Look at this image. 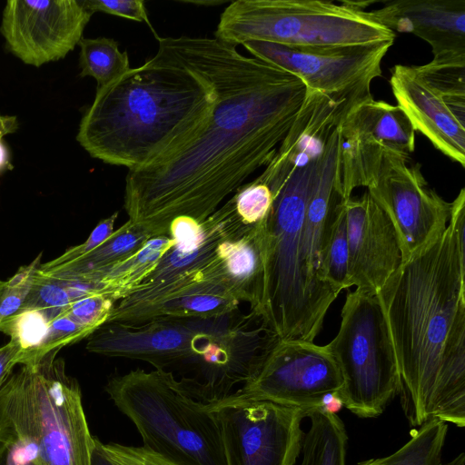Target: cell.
Here are the masks:
<instances>
[{
  "instance_id": "4316f807",
  "label": "cell",
  "mask_w": 465,
  "mask_h": 465,
  "mask_svg": "<svg viewBox=\"0 0 465 465\" xmlns=\"http://www.w3.org/2000/svg\"><path fill=\"white\" fill-rule=\"evenodd\" d=\"M92 331L79 325L64 314L50 321L46 335L35 349L23 351L19 365L38 362L50 352H58L63 347L88 338Z\"/></svg>"
},
{
  "instance_id": "44dd1931",
  "label": "cell",
  "mask_w": 465,
  "mask_h": 465,
  "mask_svg": "<svg viewBox=\"0 0 465 465\" xmlns=\"http://www.w3.org/2000/svg\"><path fill=\"white\" fill-rule=\"evenodd\" d=\"M150 238L144 229L128 220L87 254L56 267L38 271L54 279L92 283L103 272L139 251Z\"/></svg>"
},
{
  "instance_id": "e575fe53",
  "label": "cell",
  "mask_w": 465,
  "mask_h": 465,
  "mask_svg": "<svg viewBox=\"0 0 465 465\" xmlns=\"http://www.w3.org/2000/svg\"><path fill=\"white\" fill-rule=\"evenodd\" d=\"M102 446L106 454L118 465H177L143 446H127L116 442H102Z\"/></svg>"
},
{
  "instance_id": "8fae6325",
  "label": "cell",
  "mask_w": 465,
  "mask_h": 465,
  "mask_svg": "<svg viewBox=\"0 0 465 465\" xmlns=\"http://www.w3.org/2000/svg\"><path fill=\"white\" fill-rule=\"evenodd\" d=\"M394 41L341 46L295 47L250 40L242 45L252 57L299 77L307 89L357 104L372 97L371 82Z\"/></svg>"
},
{
  "instance_id": "cb8c5ba5",
  "label": "cell",
  "mask_w": 465,
  "mask_h": 465,
  "mask_svg": "<svg viewBox=\"0 0 465 465\" xmlns=\"http://www.w3.org/2000/svg\"><path fill=\"white\" fill-rule=\"evenodd\" d=\"M310 427L304 432L299 465H345L348 435L341 418L322 409L306 411Z\"/></svg>"
},
{
  "instance_id": "7c38bea8",
  "label": "cell",
  "mask_w": 465,
  "mask_h": 465,
  "mask_svg": "<svg viewBox=\"0 0 465 465\" xmlns=\"http://www.w3.org/2000/svg\"><path fill=\"white\" fill-rule=\"evenodd\" d=\"M342 387L340 370L327 345L280 339L257 373L234 394L304 410L323 408Z\"/></svg>"
},
{
  "instance_id": "f546056e",
  "label": "cell",
  "mask_w": 465,
  "mask_h": 465,
  "mask_svg": "<svg viewBox=\"0 0 465 465\" xmlns=\"http://www.w3.org/2000/svg\"><path fill=\"white\" fill-rule=\"evenodd\" d=\"M326 275L330 282L339 291L351 287L349 271V246L346 224L341 212L336 223L326 256Z\"/></svg>"
},
{
  "instance_id": "d4e9b609",
  "label": "cell",
  "mask_w": 465,
  "mask_h": 465,
  "mask_svg": "<svg viewBox=\"0 0 465 465\" xmlns=\"http://www.w3.org/2000/svg\"><path fill=\"white\" fill-rule=\"evenodd\" d=\"M78 45L80 76L94 78L96 89L114 82L131 68L127 52L120 51L113 38H82Z\"/></svg>"
},
{
  "instance_id": "e0dca14e",
  "label": "cell",
  "mask_w": 465,
  "mask_h": 465,
  "mask_svg": "<svg viewBox=\"0 0 465 465\" xmlns=\"http://www.w3.org/2000/svg\"><path fill=\"white\" fill-rule=\"evenodd\" d=\"M390 84L415 132L465 167V97L443 94L421 79L413 66L395 65Z\"/></svg>"
},
{
  "instance_id": "ab89813d",
  "label": "cell",
  "mask_w": 465,
  "mask_h": 465,
  "mask_svg": "<svg viewBox=\"0 0 465 465\" xmlns=\"http://www.w3.org/2000/svg\"><path fill=\"white\" fill-rule=\"evenodd\" d=\"M438 465H465V454L464 452L460 453L453 460L448 462H440Z\"/></svg>"
},
{
  "instance_id": "484cf974",
  "label": "cell",
  "mask_w": 465,
  "mask_h": 465,
  "mask_svg": "<svg viewBox=\"0 0 465 465\" xmlns=\"http://www.w3.org/2000/svg\"><path fill=\"white\" fill-rule=\"evenodd\" d=\"M61 310L23 311L4 322L0 331L18 343L23 351H32L41 344L50 321L57 317Z\"/></svg>"
},
{
  "instance_id": "52a82bcc",
  "label": "cell",
  "mask_w": 465,
  "mask_h": 465,
  "mask_svg": "<svg viewBox=\"0 0 465 465\" xmlns=\"http://www.w3.org/2000/svg\"><path fill=\"white\" fill-rule=\"evenodd\" d=\"M104 390L146 450L177 465H226L213 404L195 398L171 372L136 369L111 377Z\"/></svg>"
},
{
  "instance_id": "1f68e13d",
  "label": "cell",
  "mask_w": 465,
  "mask_h": 465,
  "mask_svg": "<svg viewBox=\"0 0 465 465\" xmlns=\"http://www.w3.org/2000/svg\"><path fill=\"white\" fill-rule=\"evenodd\" d=\"M115 303L101 293H92L72 302L60 314L94 332L106 323Z\"/></svg>"
},
{
  "instance_id": "f35d334b",
  "label": "cell",
  "mask_w": 465,
  "mask_h": 465,
  "mask_svg": "<svg viewBox=\"0 0 465 465\" xmlns=\"http://www.w3.org/2000/svg\"><path fill=\"white\" fill-rule=\"evenodd\" d=\"M12 167L6 145L0 140V173Z\"/></svg>"
},
{
  "instance_id": "60d3db41",
  "label": "cell",
  "mask_w": 465,
  "mask_h": 465,
  "mask_svg": "<svg viewBox=\"0 0 465 465\" xmlns=\"http://www.w3.org/2000/svg\"><path fill=\"white\" fill-rule=\"evenodd\" d=\"M180 2H183V3H189V4H194V5H221V4H223L225 3V1H219V0H207V1H203V0H200V1H196V0H192V1H180Z\"/></svg>"
},
{
  "instance_id": "30bf717a",
  "label": "cell",
  "mask_w": 465,
  "mask_h": 465,
  "mask_svg": "<svg viewBox=\"0 0 465 465\" xmlns=\"http://www.w3.org/2000/svg\"><path fill=\"white\" fill-rule=\"evenodd\" d=\"M226 465H295L304 410L232 393L213 404Z\"/></svg>"
},
{
  "instance_id": "83f0119b",
  "label": "cell",
  "mask_w": 465,
  "mask_h": 465,
  "mask_svg": "<svg viewBox=\"0 0 465 465\" xmlns=\"http://www.w3.org/2000/svg\"><path fill=\"white\" fill-rule=\"evenodd\" d=\"M232 198L238 215L250 226L267 219L273 202L271 189L258 178L240 186Z\"/></svg>"
},
{
  "instance_id": "5bb4252c",
  "label": "cell",
  "mask_w": 465,
  "mask_h": 465,
  "mask_svg": "<svg viewBox=\"0 0 465 465\" xmlns=\"http://www.w3.org/2000/svg\"><path fill=\"white\" fill-rule=\"evenodd\" d=\"M391 156L367 192L391 222L400 243L402 262L411 258L446 229L451 203L430 189L419 163Z\"/></svg>"
},
{
  "instance_id": "2e32d148",
  "label": "cell",
  "mask_w": 465,
  "mask_h": 465,
  "mask_svg": "<svg viewBox=\"0 0 465 465\" xmlns=\"http://www.w3.org/2000/svg\"><path fill=\"white\" fill-rule=\"evenodd\" d=\"M351 287L377 292L402 263L394 227L368 192L344 200Z\"/></svg>"
},
{
  "instance_id": "7402d4cb",
  "label": "cell",
  "mask_w": 465,
  "mask_h": 465,
  "mask_svg": "<svg viewBox=\"0 0 465 465\" xmlns=\"http://www.w3.org/2000/svg\"><path fill=\"white\" fill-rule=\"evenodd\" d=\"M341 125L383 139L397 153L409 158L415 149V130L398 105L368 98L345 114Z\"/></svg>"
},
{
  "instance_id": "ac0fdd59",
  "label": "cell",
  "mask_w": 465,
  "mask_h": 465,
  "mask_svg": "<svg viewBox=\"0 0 465 465\" xmlns=\"http://www.w3.org/2000/svg\"><path fill=\"white\" fill-rule=\"evenodd\" d=\"M370 13L392 32L427 42L432 61L465 63V0H395Z\"/></svg>"
},
{
  "instance_id": "9a60e30c",
  "label": "cell",
  "mask_w": 465,
  "mask_h": 465,
  "mask_svg": "<svg viewBox=\"0 0 465 465\" xmlns=\"http://www.w3.org/2000/svg\"><path fill=\"white\" fill-rule=\"evenodd\" d=\"M92 15L82 0H9L0 32L9 52L39 67L74 50Z\"/></svg>"
},
{
  "instance_id": "4dcf8cb0",
  "label": "cell",
  "mask_w": 465,
  "mask_h": 465,
  "mask_svg": "<svg viewBox=\"0 0 465 465\" xmlns=\"http://www.w3.org/2000/svg\"><path fill=\"white\" fill-rule=\"evenodd\" d=\"M71 302L72 299L61 280L45 276L37 270L19 312L63 309Z\"/></svg>"
},
{
  "instance_id": "b9f144b4",
  "label": "cell",
  "mask_w": 465,
  "mask_h": 465,
  "mask_svg": "<svg viewBox=\"0 0 465 465\" xmlns=\"http://www.w3.org/2000/svg\"><path fill=\"white\" fill-rule=\"evenodd\" d=\"M0 465H7L6 449L2 443H0Z\"/></svg>"
},
{
  "instance_id": "6da1fadb",
  "label": "cell",
  "mask_w": 465,
  "mask_h": 465,
  "mask_svg": "<svg viewBox=\"0 0 465 465\" xmlns=\"http://www.w3.org/2000/svg\"><path fill=\"white\" fill-rule=\"evenodd\" d=\"M215 93L206 122L183 144L125 178L128 220L151 238L180 217L204 222L274 155L307 94L295 74L212 38Z\"/></svg>"
},
{
  "instance_id": "ba28073f",
  "label": "cell",
  "mask_w": 465,
  "mask_h": 465,
  "mask_svg": "<svg viewBox=\"0 0 465 465\" xmlns=\"http://www.w3.org/2000/svg\"><path fill=\"white\" fill-rule=\"evenodd\" d=\"M371 2L236 0L221 14L214 37L233 46L262 41L295 47L394 41L364 8Z\"/></svg>"
},
{
  "instance_id": "d590c367",
  "label": "cell",
  "mask_w": 465,
  "mask_h": 465,
  "mask_svg": "<svg viewBox=\"0 0 465 465\" xmlns=\"http://www.w3.org/2000/svg\"><path fill=\"white\" fill-rule=\"evenodd\" d=\"M23 349L14 341L0 347V387L15 365L20 364Z\"/></svg>"
},
{
  "instance_id": "603a6c76",
  "label": "cell",
  "mask_w": 465,
  "mask_h": 465,
  "mask_svg": "<svg viewBox=\"0 0 465 465\" xmlns=\"http://www.w3.org/2000/svg\"><path fill=\"white\" fill-rule=\"evenodd\" d=\"M175 244L169 236L150 238L135 253L103 272L92 282L95 292L114 302L127 297L143 283Z\"/></svg>"
},
{
  "instance_id": "7a4b0ae2",
  "label": "cell",
  "mask_w": 465,
  "mask_h": 465,
  "mask_svg": "<svg viewBox=\"0 0 465 465\" xmlns=\"http://www.w3.org/2000/svg\"><path fill=\"white\" fill-rule=\"evenodd\" d=\"M465 189L444 232L403 262L376 294L412 427L436 419L465 426Z\"/></svg>"
},
{
  "instance_id": "4fadbf2b",
  "label": "cell",
  "mask_w": 465,
  "mask_h": 465,
  "mask_svg": "<svg viewBox=\"0 0 465 465\" xmlns=\"http://www.w3.org/2000/svg\"><path fill=\"white\" fill-rule=\"evenodd\" d=\"M216 253L155 286H141L115 303L106 322L137 324L157 318H212L239 308Z\"/></svg>"
},
{
  "instance_id": "5b68a950",
  "label": "cell",
  "mask_w": 465,
  "mask_h": 465,
  "mask_svg": "<svg viewBox=\"0 0 465 465\" xmlns=\"http://www.w3.org/2000/svg\"><path fill=\"white\" fill-rule=\"evenodd\" d=\"M279 340L262 318L238 308L212 318L106 322L91 346L96 354L139 360L171 372L195 398L215 404L257 373Z\"/></svg>"
},
{
  "instance_id": "277c9868",
  "label": "cell",
  "mask_w": 465,
  "mask_h": 465,
  "mask_svg": "<svg viewBox=\"0 0 465 465\" xmlns=\"http://www.w3.org/2000/svg\"><path fill=\"white\" fill-rule=\"evenodd\" d=\"M321 156L271 189L260 316L280 339L313 341L341 292L328 280L325 263L345 199L336 156L320 163Z\"/></svg>"
},
{
  "instance_id": "9c48e42d",
  "label": "cell",
  "mask_w": 465,
  "mask_h": 465,
  "mask_svg": "<svg viewBox=\"0 0 465 465\" xmlns=\"http://www.w3.org/2000/svg\"><path fill=\"white\" fill-rule=\"evenodd\" d=\"M326 345L341 374L342 405L360 418L380 416L399 394L401 377L376 292L347 293L338 332Z\"/></svg>"
},
{
  "instance_id": "d6986e66",
  "label": "cell",
  "mask_w": 465,
  "mask_h": 465,
  "mask_svg": "<svg viewBox=\"0 0 465 465\" xmlns=\"http://www.w3.org/2000/svg\"><path fill=\"white\" fill-rule=\"evenodd\" d=\"M354 105L346 99L307 89L293 124L257 178L272 189L295 169L320 157L331 133Z\"/></svg>"
},
{
  "instance_id": "f1b7e54d",
  "label": "cell",
  "mask_w": 465,
  "mask_h": 465,
  "mask_svg": "<svg viewBox=\"0 0 465 465\" xmlns=\"http://www.w3.org/2000/svg\"><path fill=\"white\" fill-rule=\"evenodd\" d=\"M41 253L28 265L21 267L11 278L0 280V326L17 314L41 265Z\"/></svg>"
},
{
  "instance_id": "836d02e7",
  "label": "cell",
  "mask_w": 465,
  "mask_h": 465,
  "mask_svg": "<svg viewBox=\"0 0 465 465\" xmlns=\"http://www.w3.org/2000/svg\"><path fill=\"white\" fill-rule=\"evenodd\" d=\"M86 9L93 14L104 12L136 22H143L151 26L143 0H82Z\"/></svg>"
},
{
  "instance_id": "3957f363",
  "label": "cell",
  "mask_w": 465,
  "mask_h": 465,
  "mask_svg": "<svg viewBox=\"0 0 465 465\" xmlns=\"http://www.w3.org/2000/svg\"><path fill=\"white\" fill-rule=\"evenodd\" d=\"M156 54L96 89L76 140L93 157L129 170L183 144L210 116L212 38H158Z\"/></svg>"
},
{
  "instance_id": "8d00e7d4",
  "label": "cell",
  "mask_w": 465,
  "mask_h": 465,
  "mask_svg": "<svg viewBox=\"0 0 465 465\" xmlns=\"http://www.w3.org/2000/svg\"><path fill=\"white\" fill-rule=\"evenodd\" d=\"M91 465H118L104 451L102 442L94 438V445L91 452Z\"/></svg>"
},
{
  "instance_id": "74e56055",
  "label": "cell",
  "mask_w": 465,
  "mask_h": 465,
  "mask_svg": "<svg viewBox=\"0 0 465 465\" xmlns=\"http://www.w3.org/2000/svg\"><path fill=\"white\" fill-rule=\"evenodd\" d=\"M18 129L16 116L0 114V140L6 134H13Z\"/></svg>"
},
{
  "instance_id": "8992f818",
  "label": "cell",
  "mask_w": 465,
  "mask_h": 465,
  "mask_svg": "<svg viewBox=\"0 0 465 465\" xmlns=\"http://www.w3.org/2000/svg\"><path fill=\"white\" fill-rule=\"evenodd\" d=\"M58 352L21 365L0 387L7 465H91L94 445L77 381Z\"/></svg>"
},
{
  "instance_id": "ffe728a7",
  "label": "cell",
  "mask_w": 465,
  "mask_h": 465,
  "mask_svg": "<svg viewBox=\"0 0 465 465\" xmlns=\"http://www.w3.org/2000/svg\"><path fill=\"white\" fill-rule=\"evenodd\" d=\"M265 221L224 239L217 248L233 295L240 302L249 303L250 311L258 316L264 292Z\"/></svg>"
},
{
  "instance_id": "d6a6232c",
  "label": "cell",
  "mask_w": 465,
  "mask_h": 465,
  "mask_svg": "<svg viewBox=\"0 0 465 465\" xmlns=\"http://www.w3.org/2000/svg\"><path fill=\"white\" fill-rule=\"evenodd\" d=\"M117 217L118 212H115L109 217L102 220L83 243L67 249L63 254L46 263H41L39 269L46 270L54 268L74 261L92 252L104 242L114 232V224Z\"/></svg>"
}]
</instances>
